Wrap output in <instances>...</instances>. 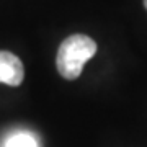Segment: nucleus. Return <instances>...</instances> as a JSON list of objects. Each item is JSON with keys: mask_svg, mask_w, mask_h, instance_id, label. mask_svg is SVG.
<instances>
[{"mask_svg": "<svg viewBox=\"0 0 147 147\" xmlns=\"http://www.w3.org/2000/svg\"><path fill=\"white\" fill-rule=\"evenodd\" d=\"M5 147H38L36 141L28 132H18L7 141Z\"/></svg>", "mask_w": 147, "mask_h": 147, "instance_id": "nucleus-3", "label": "nucleus"}, {"mask_svg": "<svg viewBox=\"0 0 147 147\" xmlns=\"http://www.w3.org/2000/svg\"><path fill=\"white\" fill-rule=\"evenodd\" d=\"M25 79V67L18 56L10 51H0V84L20 87Z\"/></svg>", "mask_w": 147, "mask_h": 147, "instance_id": "nucleus-2", "label": "nucleus"}, {"mask_svg": "<svg viewBox=\"0 0 147 147\" xmlns=\"http://www.w3.org/2000/svg\"><path fill=\"white\" fill-rule=\"evenodd\" d=\"M144 7H146V10H147V0H144Z\"/></svg>", "mask_w": 147, "mask_h": 147, "instance_id": "nucleus-4", "label": "nucleus"}, {"mask_svg": "<svg viewBox=\"0 0 147 147\" xmlns=\"http://www.w3.org/2000/svg\"><path fill=\"white\" fill-rule=\"evenodd\" d=\"M96 54V42L87 34H70L61 42L56 56V67L61 77L75 80L80 77L84 65Z\"/></svg>", "mask_w": 147, "mask_h": 147, "instance_id": "nucleus-1", "label": "nucleus"}]
</instances>
